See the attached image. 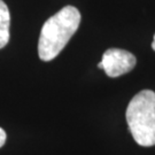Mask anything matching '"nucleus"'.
Listing matches in <instances>:
<instances>
[{"label":"nucleus","mask_w":155,"mask_h":155,"mask_svg":"<svg viewBox=\"0 0 155 155\" xmlns=\"http://www.w3.org/2000/svg\"><path fill=\"white\" fill-rule=\"evenodd\" d=\"M81 23V13L74 6H66L44 23L38 41L39 59L52 61L68 44Z\"/></svg>","instance_id":"nucleus-1"},{"label":"nucleus","mask_w":155,"mask_h":155,"mask_svg":"<svg viewBox=\"0 0 155 155\" xmlns=\"http://www.w3.org/2000/svg\"><path fill=\"white\" fill-rule=\"evenodd\" d=\"M6 132H5V130L4 129H1L0 127V148L5 145V143H6Z\"/></svg>","instance_id":"nucleus-5"},{"label":"nucleus","mask_w":155,"mask_h":155,"mask_svg":"<svg viewBox=\"0 0 155 155\" xmlns=\"http://www.w3.org/2000/svg\"><path fill=\"white\" fill-rule=\"evenodd\" d=\"M11 13L2 0H0V48H4L9 41Z\"/></svg>","instance_id":"nucleus-4"},{"label":"nucleus","mask_w":155,"mask_h":155,"mask_svg":"<svg viewBox=\"0 0 155 155\" xmlns=\"http://www.w3.org/2000/svg\"><path fill=\"white\" fill-rule=\"evenodd\" d=\"M102 69L109 77H118L131 71L136 63L132 53L121 48H109L102 54Z\"/></svg>","instance_id":"nucleus-3"},{"label":"nucleus","mask_w":155,"mask_h":155,"mask_svg":"<svg viewBox=\"0 0 155 155\" xmlns=\"http://www.w3.org/2000/svg\"><path fill=\"white\" fill-rule=\"evenodd\" d=\"M98 68L102 69V63H101V62H99V63H98Z\"/></svg>","instance_id":"nucleus-7"},{"label":"nucleus","mask_w":155,"mask_h":155,"mask_svg":"<svg viewBox=\"0 0 155 155\" xmlns=\"http://www.w3.org/2000/svg\"><path fill=\"white\" fill-rule=\"evenodd\" d=\"M152 48H153V51H155V35H154V39H153V43H152Z\"/></svg>","instance_id":"nucleus-6"},{"label":"nucleus","mask_w":155,"mask_h":155,"mask_svg":"<svg viewBox=\"0 0 155 155\" xmlns=\"http://www.w3.org/2000/svg\"><path fill=\"white\" fill-rule=\"evenodd\" d=\"M129 130L143 147L155 145V92L143 90L133 97L125 113Z\"/></svg>","instance_id":"nucleus-2"}]
</instances>
